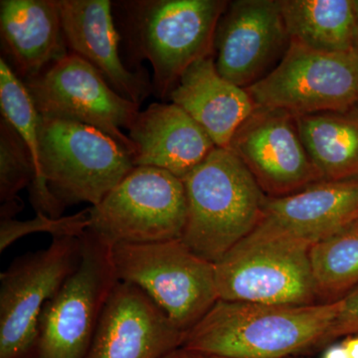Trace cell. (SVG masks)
Instances as JSON below:
<instances>
[{
  "instance_id": "1",
  "label": "cell",
  "mask_w": 358,
  "mask_h": 358,
  "mask_svg": "<svg viewBox=\"0 0 358 358\" xmlns=\"http://www.w3.org/2000/svg\"><path fill=\"white\" fill-rule=\"evenodd\" d=\"M339 301L307 306L218 300L186 334L185 352L227 358H286L327 343Z\"/></svg>"
},
{
  "instance_id": "2",
  "label": "cell",
  "mask_w": 358,
  "mask_h": 358,
  "mask_svg": "<svg viewBox=\"0 0 358 358\" xmlns=\"http://www.w3.org/2000/svg\"><path fill=\"white\" fill-rule=\"evenodd\" d=\"M122 41L134 63L152 65L155 95L167 98L185 70L214 52L225 0H127L115 2Z\"/></svg>"
},
{
  "instance_id": "3",
  "label": "cell",
  "mask_w": 358,
  "mask_h": 358,
  "mask_svg": "<svg viewBox=\"0 0 358 358\" xmlns=\"http://www.w3.org/2000/svg\"><path fill=\"white\" fill-rule=\"evenodd\" d=\"M183 183L187 219L181 240L217 263L256 227L267 195L229 148H216Z\"/></svg>"
},
{
  "instance_id": "4",
  "label": "cell",
  "mask_w": 358,
  "mask_h": 358,
  "mask_svg": "<svg viewBox=\"0 0 358 358\" xmlns=\"http://www.w3.org/2000/svg\"><path fill=\"white\" fill-rule=\"evenodd\" d=\"M310 247L258 222L215 263L219 300L279 306L319 303Z\"/></svg>"
},
{
  "instance_id": "5",
  "label": "cell",
  "mask_w": 358,
  "mask_h": 358,
  "mask_svg": "<svg viewBox=\"0 0 358 358\" xmlns=\"http://www.w3.org/2000/svg\"><path fill=\"white\" fill-rule=\"evenodd\" d=\"M39 150L45 189L63 210L96 206L134 167L133 155L103 131L41 115Z\"/></svg>"
},
{
  "instance_id": "6",
  "label": "cell",
  "mask_w": 358,
  "mask_h": 358,
  "mask_svg": "<svg viewBox=\"0 0 358 358\" xmlns=\"http://www.w3.org/2000/svg\"><path fill=\"white\" fill-rule=\"evenodd\" d=\"M113 258L119 281L143 291L186 334L219 300L215 264L181 239L114 245Z\"/></svg>"
},
{
  "instance_id": "7",
  "label": "cell",
  "mask_w": 358,
  "mask_h": 358,
  "mask_svg": "<svg viewBox=\"0 0 358 358\" xmlns=\"http://www.w3.org/2000/svg\"><path fill=\"white\" fill-rule=\"evenodd\" d=\"M81 260L45 303L27 358H85L110 294L119 284L113 245L87 229Z\"/></svg>"
},
{
  "instance_id": "8",
  "label": "cell",
  "mask_w": 358,
  "mask_h": 358,
  "mask_svg": "<svg viewBox=\"0 0 358 358\" xmlns=\"http://www.w3.org/2000/svg\"><path fill=\"white\" fill-rule=\"evenodd\" d=\"M187 219L182 179L164 169L134 166L102 201L90 207L88 230L110 245L181 239Z\"/></svg>"
},
{
  "instance_id": "9",
  "label": "cell",
  "mask_w": 358,
  "mask_h": 358,
  "mask_svg": "<svg viewBox=\"0 0 358 358\" xmlns=\"http://www.w3.org/2000/svg\"><path fill=\"white\" fill-rule=\"evenodd\" d=\"M246 91L256 108L294 117L352 109L358 105V51H317L289 42L274 69Z\"/></svg>"
},
{
  "instance_id": "10",
  "label": "cell",
  "mask_w": 358,
  "mask_h": 358,
  "mask_svg": "<svg viewBox=\"0 0 358 358\" xmlns=\"http://www.w3.org/2000/svg\"><path fill=\"white\" fill-rule=\"evenodd\" d=\"M81 260L80 238H53L46 249L17 257L0 275V358H27L45 303Z\"/></svg>"
},
{
  "instance_id": "11",
  "label": "cell",
  "mask_w": 358,
  "mask_h": 358,
  "mask_svg": "<svg viewBox=\"0 0 358 358\" xmlns=\"http://www.w3.org/2000/svg\"><path fill=\"white\" fill-rule=\"evenodd\" d=\"M23 83L41 117L93 127L134 157L136 147L122 129L129 131L140 106L119 95L83 58L69 53Z\"/></svg>"
},
{
  "instance_id": "12",
  "label": "cell",
  "mask_w": 358,
  "mask_h": 358,
  "mask_svg": "<svg viewBox=\"0 0 358 358\" xmlns=\"http://www.w3.org/2000/svg\"><path fill=\"white\" fill-rule=\"evenodd\" d=\"M228 148L243 162L268 197L286 196L322 180L294 115L285 110L256 108Z\"/></svg>"
},
{
  "instance_id": "13",
  "label": "cell",
  "mask_w": 358,
  "mask_h": 358,
  "mask_svg": "<svg viewBox=\"0 0 358 358\" xmlns=\"http://www.w3.org/2000/svg\"><path fill=\"white\" fill-rule=\"evenodd\" d=\"M289 45L281 0L228 2L214 37L219 74L247 89L268 74Z\"/></svg>"
},
{
  "instance_id": "14",
  "label": "cell",
  "mask_w": 358,
  "mask_h": 358,
  "mask_svg": "<svg viewBox=\"0 0 358 358\" xmlns=\"http://www.w3.org/2000/svg\"><path fill=\"white\" fill-rule=\"evenodd\" d=\"M185 336L143 291L119 282L85 358H162L182 348Z\"/></svg>"
},
{
  "instance_id": "15",
  "label": "cell",
  "mask_w": 358,
  "mask_h": 358,
  "mask_svg": "<svg viewBox=\"0 0 358 358\" xmlns=\"http://www.w3.org/2000/svg\"><path fill=\"white\" fill-rule=\"evenodd\" d=\"M66 44L93 66L107 83L136 105L154 92L147 71H131L120 53L121 34L115 25L110 0H56Z\"/></svg>"
},
{
  "instance_id": "16",
  "label": "cell",
  "mask_w": 358,
  "mask_h": 358,
  "mask_svg": "<svg viewBox=\"0 0 358 358\" xmlns=\"http://www.w3.org/2000/svg\"><path fill=\"white\" fill-rule=\"evenodd\" d=\"M129 138L134 166H152L185 179L216 145L204 129L176 103H152L140 110Z\"/></svg>"
},
{
  "instance_id": "17",
  "label": "cell",
  "mask_w": 358,
  "mask_h": 358,
  "mask_svg": "<svg viewBox=\"0 0 358 358\" xmlns=\"http://www.w3.org/2000/svg\"><path fill=\"white\" fill-rule=\"evenodd\" d=\"M357 218L358 180H322L286 196H266L259 222L313 246Z\"/></svg>"
},
{
  "instance_id": "18",
  "label": "cell",
  "mask_w": 358,
  "mask_h": 358,
  "mask_svg": "<svg viewBox=\"0 0 358 358\" xmlns=\"http://www.w3.org/2000/svg\"><path fill=\"white\" fill-rule=\"evenodd\" d=\"M0 35L3 59L23 82L70 53L56 0H1Z\"/></svg>"
},
{
  "instance_id": "19",
  "label": "cell",
  "mask_w": 358,
  "mask_h": 358,
  "mask_svg": "<svg viewBox=\"0 0 358 358\" xmlns=\"http://www.w3.org/2000/svg\"><path fill=\"white\" fill-rule=\"evenodd\" d=\"M169 98L199 122L221 148H229L237 129L256 109L246 89L219 74L213 55L190 65Z\"/></svg>"
},
{
  "instance_id": "20",
  "label": "cell",
  "mask_w": 358,
  "mask_h": 358,
  "mask_svg": "<svg viewBox=\"0 0 358 358\" xmlns=\"http://www.w3.org/2000/svg\"><path fill=\"white\" fill-rule=\"evenodd\" d=\"M322 180H358V105L343 112L294 117Z\"/></svg>"
},
{
  "instance_id": "21",
  "label": "cell",
  "mask_w": 358,
  "mask_h": 358,
  "mask_svg": "<svg viewBox=\"0 0 358 358\" xmlns=\"http://www.w3.org/2000/svg\"><path fill=\"white\" fill-rule=\"evenodd\" d=\"M289 42L324 52L355 49L352 0H281Z\"/></svg>"
},
{
  "instance_id": "22",
  "label": "cell",
  "mask_w": 358,
  "mask_h": 358,
  "mask_svg": "<svg viewBox=\"0 0 358 358\" xmlns=\"http://www.w3.org/2000/svg\"><path fill=\"white\" fill-rule=\"evenodd\" d=\"M0 109L4 117L24 141L34 162L36 176L30 185V199L37 213L62 217L64 210L45 189L40 167L39 117L25 84L3 58L0 59Z\"/></svg>"
},
{
  "instance_id": "23",
  "label": "cell",
  "mask_w": 358,
  "mask_h": 358,
  "mask_svg": "<svg viewBox=\"0 0 358 358\" xmlns=\"http://www.w3.org/2000/svg\"><path fill=\"white\" fill-rule=\"evenodd\" d=\"M310 267L319 303L341 300L358 287V218L313 245Z\"/></svg>"
},
{
  "instance_id": "24",
  "label": "cell",
  "mask_w": 358,
  "mask_h": 358,
  "mask_svg": "<svg viewBox=\"0 0 358 358\" xmlns=\"http://www.w3.org/2000/svg\"><path fill=\"white\" fill-rule=\"evenodd\" d=\"M36 176L34 162L24 141L10 124L0 120V216L13 219L22 210L18 193L30 187Z\"/></svg>"
},
{
  "instance_id": "25",
  "label": "cell",
  "mask_w": 358,
  "mask_h": 358,
  "mask_svg": "<svg viewBox=\"0 0 358 358\" xmlns=\"http://www.w3.org/2000/svg\"><path fill=\"white\" fill-rule=\"evenodd\" d=\"M90 226V207L72 215L53 218L37 213L34 218L20 221L1 219L0 221V252H4L14 242L34 233H49L53 238H80Z\"/></svg>"
},
{
  "instance_id": "26",
  "label": "cell",
  "mask_w": 358,
  "mask_h": 358,
  "mask_svg": "<svg viewBox=\"0 0 358 358\" xmlns=\"http://www.w3.org/2000/svg\"><path fill=\"white\" fill-rule=\"evenodd\" d=\"M358 336V287L339 300V310L327 343L343 336Z\"/></svg>"
},
{
  "instance_id": "27",
  "label": "cell",
  "mask_w": 358,
  "mask_h": 358,
  "mask_svg": "<svg viewBox=\"0 0 358 358\" xmlns=\"http://www.w3.org/2000/svg\"><path fill=\"white\" fill-rule=\"evenodd\" d=\"M322 358H350L343 343L329 346Z\"/></svg>"
},
{
  "instance_id": "28",
  "label": "cell",
  "mask_w": 358,
  "mask_h": 358,
  "mask_svg": "<svg viewBox=\"0 0 358 358\" xmlns=\"http://www.w3.org/2000/svg\"><path fill=\"white\" fill-rule=\"evenodd\" d=\"M350 358H358V336H348L343 341Z\"/></svg>"
},
{
  "instance_id": "29",
  "label": "cell",
  "mask_w": 358,
  "mask_h": 358,
  "mask_svg": "<svg viewBox=\"0 0 358 358\" xmlns=\"http://www.w3.org/2000/svg\"><path fill=\"white\" fill-rule=\"evenodd\" d=\"M355 14V49L358 51V0H352Z\"/></svg>"
},
{
  "instance_id": "30",
  "label": "cell",
  "mask_w": 358,
  "mask_h": 358,
  "mask_svg": "<svg viewBox=\"0 0 358 358\" xmlns=\"http://www.w3.org/2000/svg\"><path fill=\"white\" fill-rule=\"evenodd\" d=\"M162 358H187V352L183 348H179Z\"/></svg>"
},
{
  "instance_id": "31",
  "label": "cell",
  "mask_w": 358,
  "mask_h": 358,
  "mask_svg": "<svg viewBox=\"0 0 358 358\" xmlns=\"http://www.w3.org/2000/svg\"><path fill=\"white\" fill-rule=\"evenodd\" d=\"M187 358H227V357H212V355H199V353L187 352Z\"/></svg>"
}]
</instances>
